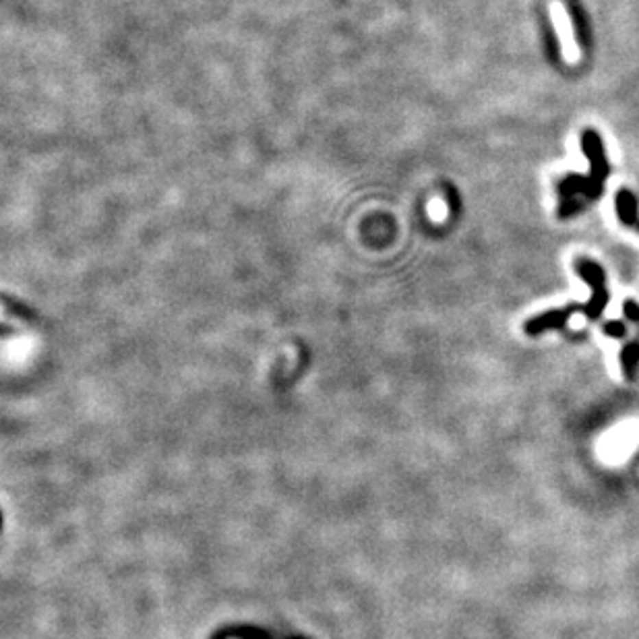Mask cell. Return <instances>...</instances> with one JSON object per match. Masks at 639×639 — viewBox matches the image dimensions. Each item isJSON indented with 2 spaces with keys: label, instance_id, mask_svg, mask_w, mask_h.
<instances>
[{
  "label": "cell",
  "instance_id": "3",
  "mask_svg": "<svg viewBox=\"0 0 639 639\" xmlns=\"http://www.w3.org/2000/svg\"><path fill=\"white\" fill-rule=\"evenodd\" d=\"M571 325H573L575 329H577V327H581V325H583V317H579V315H575V317L571 319Z\"/></svg>",
  "mask_w": 639,
  "mask_h": 639
},
{
  "label": "cell",
  "instance_id": "2",
  "mask_svg": "<svg viewBox=\"0 0 639 639\" xmlns=\"http://www.w3.org/2000/svg\"><path fill=\"white\" fill-rule=\"evenodd\" d=\"M637 346H631L629 350H627V358H625V364H627V374L631 376L633 374V370H635V360H637Z\"/></svg>",
  "mask_w": 639,
  "mask_h": 639
},
{
  "label": "cell",
  "instance_id": "1",
  "mask_svg": "<svg viewBox=\"0 0 639 639\" xmlns=\"http://www.w3.org/2000/svg\"><path fill=\"white\" fill-rule=\"evenodd\" d=\"M551 13H553V23H555L557 36H559V42H561L563 56L567 58V62H577L581 58V52H579V48L575 44L573 32H571V21H569V15H567L565 7L561 3H555Z\"/></svg>",
  "mask_w": 639,
  "mask_h": 639
}]
</instances>
